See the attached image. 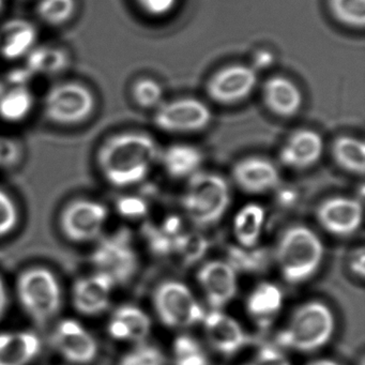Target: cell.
I'll list each match as a JSON object with an SVG mask.
<instances>
[{
	"instance_id": "6da1fadb",
	"label": "cell",
	"mask_w": 365,
	"mask_h": 365,
	"mask_svg": "<svg viewBox=\"0 0 365 365\" xmlns=\"http://www.w3.org/2000/svg\"><path fill=\"white\" fill-rule=\"evenodd\" d=\"M157 142L142 132H125L108 138L98 153V164L106 180L123 187L142 181L159 158Z\"/></svg>"
},
{
	"instance_id": "7a4b0ae2",
	"label": "cell",
	"mask_w": 365,
	"mask_h": 365,
	"mask_svg": "<svg viewBox=\"0 0 365 365\" xmlns=\"http://www.w3.org/2000/svg\"><path fill=\"white\" fill-rule=\"evenodd\" d=\"M324 247L315 232L305 226H292L282 235L277 247V262L284 279L290 284L309 279L317 270Z\"/></svg>"
},
{
	"instance_id": "3957f363",
	"label": "cell",
	"mask_w": 365,
	"mask_h": 365,
	"mask_svg": "<svg viewBox=\"0 0 365 365\" xmlns=\"http://www.w3.org/2000/svg\"><path fill=\"white\" fill-rule=\"evenodd\" d=\"M333 330L332 312L324 303L312 301L294 312L286 328L277 335V343L294 351H315L328 343Z\"/></svg>"
},
{
	"instance_id": "277c9868",
	"label": "cell",
	"mask_w": 365,
	"mask_h": 365,
	"mask_svg": "<svg viewBox=\"0 0 365 365\" xmlns=\"http://www.w3.org/2000/svg\"><path fill=\"white\" fill-rule=\"evenodd\" d=\"M230 204V189L222 177L209 173L192 175L183 206L190 219L200 226L221 219Z\"/></svg>"
},
{
	"instance_id": "5b68a950",
	"label": "cell",
	"mask_w": 365,
	"mask_h": 365,
	"mask_svg": "<svg viewBox=\"0 0 365 365\" xmlns=\"http://www.w3.org/2000/svg\"><path fill=\"white\" fill-rule=\"evenodd\" d=\"M18 296L25 312L41 326L61 309V286L55 275L46 268L24 271L19 277Z\"/></svg>"
},
{
	"instance_id": "8992f818",
	"label": "cell",
	"mask_w": 365,
	"mask_h": 365,
	"mask_svg": "<svg viewBox=\"0 0 365 365\" xmlns=\"http://www.w3.org/2000/svg\"><path fill=\"white\" fill-rule=\"evenodd\" d=\"M93 91L78 82H63L51 87L43 101V112L51 123L76 125L91 118L96 110Z\"/></svg>"
},
{
	"instance_id": "52a82bcc",
	"label": "cell",
	"mask_w": 365,
	"mask_h": 365,
	"mask_svg": "<svg viewBox=\"0 0 365 365\" xmlns=\"http://www.w3.org/2000/svg\"><path fill=\"white\" fill-rule=\"evenodd\" d=\"M153 304L160 319L173 328H185L202 322L204 311L191 290L180 282L168 281L158 286Z\"/></svg>"
},
{
	"instance_id": "ba28073f",
	"label": "cell",
	"mask_w": 365,
	"mask_h": 365,
	"mask_svg": "<svg viewBox=\"0 0 365 365\" xmlns=\"http://www.w3.org/2000/svg\"><path fill=\"white\" fill-rule=\"evenodd\" d=\"M91 260L98 271L112 277L115 284L129 282L138 267V256L128 230H119L100 241Z\"/></svg>"
},
{
	"instance_id": "9c48e42d",
	"label": "cell",
	"mask_w": 365,
	"mask_h": 365,
	"mask_svg": "<svg viewBox=\"0 0 365 365\" xmlns=\"http://www.w3.org/2000/svg\"><path fill=\"white\" fill-rule=\"evenodd\" d=\"M212 119L204 102L193 98L174 100L160 106L155 115L159 129L168 132H196L205 129Z\"/></svg>"
},
{
	"instance_id": "30bf717a",
	"label": "cell",
	"mask_w": 365,
	"mask_h": 365,
	"mask_svg": "<svg viewBox=\"0 0 365 365\" xmlns=\"http://www.w3.org/2000/svg\"><path fill=\"white\" fill-rule=\"evenodd\" d=\"M108 219V209L93 200L72 202L61 213V226L70 240L85 242L99 236Z\"/></svg>"
},
{
	"instance_id": "8fae6325",
	"label": "cell",
	"mask_w": 365,
	"mask_h": 365,
	"mask_svg": "<svg viewBox=\"0 0 365 365\" xmlns=\"http://www.w3.org/2000/svg\"><path fill=\"white\" fill-rule=\"evenodd\" d=\"M257 82V72L253 68L232 65L220 70L212 76L207 91L211 99L217 103H239L253 93Z\"/></svg>"
},
{
	"instance_id": "7c38bea8",
	"label": "cell",
	"mask_w": 365,
	"mask_h": 365,
	"mask_svg": "<svg viewBox=\"0 0 365 365\" xmlns=\"http://www.w3.org/2000/svg\"><path fill=\"white\" fill-rule=\"evenodd\" d=\"M57 351L74 364H88L98 354L95 337L76 320H63L53 337Z\"/></svg>"
},
{
	"instance_id": "4fadbf2b",
	"label": "cell",
	"mask_w": 365,
	"mask_h": 365,
	"mask_svg": "<svg viewBox=\"0 0 365 365\" xmlns=\"http://www.w3.org/2000/svg\"><path fill=\"white\" fill-rule=\"evenodd\" d=\"M205 332L213 348L224 356H232L250 343V337L238 322L219 309L205 315Z\"/></svg>"
},
{
	"instance_id": "5bb4252c",
	"label": "cell",
	"mask_w": 365,
	"mask_h": 365,
	"mask_svg": "<svg viewBox=\"0 0 365 365\" xmlns=\"http://www.w3.org/2000/svg\"><path fill=\"white\" fill-rule=\"evenodd\" d=\"M197 279L209 304L215 309L225 307L236 294V270L228 262H207L198 271Z\"/></svg>"
},
{
	"instance_id": "9a60e30c",
	"label": "cell",
	"mask_w": 365,
	"mask_h": 365,
	"mask_svg": "<svg viewBox=\"0 0 365 365\" xmlns=\"http://www.w3.org/2000/svg\"><path fill=\"white\" fill-rule=\"evenodd\" d=\"M362 205L352 198L324 200L317 209V219L324 230L337 236H348L360 227Z\"/></svg>"
},
{
	"instance_id": "2e32d148",
	"label": "cell",
	"mask_w": 365,
	"mask_h": 365,
	"mask_svg": "<svg viewBox=\"0 0 365 365\" xmlns=\"http://www.w3.org/2000/svg\"><path fill=\"white\" fill-rule=\"evenodd\" d=\"M114 286L112 277L99 271L78 279L73 287V304L76 311L88 316L101 314L110 304Z\"/></svg>"
},
{
	"instance_id": "e0dca14e",
	"label": "cell",
	"mask_w": 365,
	"mask_h": 365,
	"mask_svg": "<svg viewBox=\"0 0 365 365\" xmlns=\"http://www.w3.org/2000/svg\"><path fill=\"white\" fill-rule=\"evenodd\" d=\"M237 185L249 193H264L279 183L274 164L262 158H247L238 162L232 170Z\"/></svg>"
},
{
	"instance_id": "ac0fdd59",
	"label": "cell",
	"mask_w": 365,
	"mask_h": 365,
	"mask_svg": "<svg viewBox=\"0 0 365 365\" xmlns=\"http://www.w3.org/2000/svg\"><path fill=\"white\" fill-rule=\"evenodd\" d=\"M324 142L317 132L300 130L290 136L282 148L279 157L284 165L292 168H307L322 157Z\"/></svg>"
},
{
	"instance_id": "d6986e66",
	"label": "cell",
	"mask_w": 365,
	"mask_h": 365,
	"mask_svg": "<svg viewBox=\"0 0 365 365\" xmlns=\"http://www.w3.org/2000/svg\"><path fill=\"white\" fill-rule=\"evenodd\" d=\"M37 29L25 20H10L0 26V57L16 61L35 48Z\"/></svg>"
},
{
	"instance_id": "ffe728a7",
	"label": "cell",
	"mask_w": 365,
	"mask_h": 365,
	"mask_svg": "<svg viewBox=\"0 0 365 365\" xmlns=\"http://www.w3.org/2000/svg\"><path fill=\"white\" fill-rule=\"evenodd\" d=\"M264 98L271 112L285 118L298 114L302 108V93L292 81L284 76H274L267 81Z\"/></svg>"
},
{
	"instance_id": "44dd1931",
	"label": "cell",
	"mask_w": 365,
	"mask_h": 365,
	"mask_svg": "<svg viewBox=\"0 0 365 365\" xmlns=\"http://www.w3.org/2000/svg\"><path fill=\"white\" fill-rule=\"evenodd\" d=\"M41 348L33 332L0 333V365H29Z\"/></svg>"
},
{
	"instance_id": "7402d4cb",
	"label": "cell",
	"mask_w": 365,
	"mask_h": 365,
	"mask_svg": "<svg viewBox=\"0 0 365 365\" xmlns=\"http://www.w3.org/2000/svg\"><path fill=\"white\" fill-rule=\"evenodd\" d=\"M202 161V153L191 145H173L162 153L164 168L174 178H183L195 174Z\"/></svg>"
},
{
	"instance_id": "603a6c76",
	"label": "cell",
	"mask_w": 365,
	"mask_h": 365,
	"mask_svg": "<svg viewBox=\"0 0 365 365\" xmlns=\"http://www.w3.org/2000/svg\"><path fill=\"white\" fill-rule=\"evenodd\" d=\"M35 99L24 84L14 85L0 93V118L8 123L24 120L33 110Z\"/></svg>"
},
{
	"instance_id": "cb8c5ba5",
	"label": "cell",
	"mask_w": 365,
	"mask_h": 365,
	"mask_svg": "<svg viewBox=\"0 0 365 365\" xmlns=\"http://www.w3.org/2000/svg\"><path fill=\"white\" fill-rule=\"evenodd\" d=\"M69 65V54L56 46L34 48L27 55L29 71L41 76H56L66 71Z\"/></svg>"
},
{
	"instance_id": "d4e9b609",
	"label": "cell",
	"mask_w": 365,
	"mask_h": 365,
	"mask_svg": "<svg viewBox=\"0 0 365 365\" xmlns=\"http://www.w3.org/2000/svg\"><path fill=\"white\" fill-rule=\"evenodd\" d=\"M264 211L259 205L243 207L235 217L234 232L239 242L245 247H253L262 234Z\"/></svg>"
},
{
	"instance_id": "484cf974",
	"label": "cell",
	"mask_w": 365,
	"mask_h": 365,
	"mask_svg": "<svg viewBox=\"0 0 365 365\" xmlns=\"http://www.w3.org/2000/svg\"><path fill=\"white\" fill-rule=\"evenodd\" d=\"M283 294L277 286L262 283L253 290L247 299V311L257 319H268L281 309Z\"/></svg>"
},
{
	"instance_id": "4316f807",
	"label": "cell",
	"mask_w": 365,
	"mask_h": 365,
	"mask_svg": "<svg viewBox=\"0 0 365 365\" xmlns=\"http://www.w3.org/2000/svg\"><path fill=\"white\" fill-rule=\"evenodd\" d=\"M332 153L335 161L341 168L354 174H364L365 145L362 140L341 136L333 144Z\"/></svg>"
},
{
	"instance_id": "83f0119b",
	"label": "cell",
	"mask_w": 365,
	"mask_h": 365,
	"mask_svg": "<svg viewBox=\"0 0 365 365\" xmlns=\"http://www.w3.org/2000/svg\"><path fill=\"white\" fill-rule=\"evenodd\" d=\"M76 11V0H39L36 6V14L39 20L50 26L67 24Z\"/></svg>"
},
{
	"instance_id": "f1b7e54d",
	"label": "cell",
	"mask_w": 365,
	"mask_h": 365,
	"mask_svg": "<svg viewBox=\"0 0 365 365\" xmlns=\"http://www.w3.org/2000/svg\"><path fill=\"white\" fill-rule=\"evenodd\" d=\"M113 317L123 322L129 335V341H142L150 332L148 315L134 305H123L113 314Z\"/></svg>"
},
{
	"instance_id": "f546056e",
	"label": "cell",
	"mask_w": 365,
	"mask_h": 365,
	"mask_svg": "<svg viewBox=\"0 0 365 365\" xmlns=\"http://www.w3.org/2000/svg\"><path fill=\"white\" fill-rule=\"evenodd\" d=\"M174 365H209V359L200 344L190 335L177 337L173 346Z\"/></svg>"
},
{
	"instance_id": "4dcf8cb0",
	"label": "cell",
	"mask_w": 365,
	"mask_h": 365,
	"mask_svg": "<svg viewBox=\"0 0 365 365\" xmlns=\"http://www.w3.org/2000/svg\"><path fill=\"white\" fill-rule=\"evenodd\" d=\"M329 7L341 24L354 29L365 25V0H329Z\"/></svg>"
},
{
	"instance_id": "1f68e13d",
	"label": "cell",
	"mask_w": 365,
	"mask_h": 365,
	"mask_svg": "<svg viewBox=\"0 0 365 365\" xmlns=\"http://www.w3.org/2000/svg\"><path fill=\"white\" fill-rule=\"evenodd\" d=\"M174 250L180 254L187 264L198 262L208 250V241L202 235L191 234L178 235L175 238Z\"/></svg>"
},
{
	"instance_id": "d6a6232c",
	"label": "cell",
	"mask_w": 365,
	"mask_h": 365,
	"mask_svg": "<svg viewBox=\"0 0 365 365\" xmlns=\"http://www.w3.org/2000/svg\"><path fill=\"white\" fill-rule=\"evenodd\" d=\"M163 95L161 85L150 78L138 81L133 86V98L140 108H155L161 103Z\"/></svg>"
},
{
	"instance_id": "836d02e7",
	"label": "cell",
	"mask_w": 365,
	"mask_h": 365,
	"mask_svg": "<svg viewBox=\"0 0 365 365\" xmlns=\"http://www.w3.org/2000/svg\"><path fill=\"white\" fill-rule=\"evenodd\" d=\"M119 365H165V356L155 346L140 345L125 354Z\"/></svg>"
},
{
	"instance_id": "e575fe53",
	"label": "cell",
	"mask_w": 365,
	"mask_h": 365,
	"mask_svg": "<svg viewBox=\"0 0 365 365\" xmlns=\"http://www.w3.org/2000/svg\"><path fill=\"white\" fill-rule=\"evenodd\" d=\"M19 221L18 209L11 198L0 190V237L9 234Z\"/></svg>"
},
{
	"instance_id": "d590c367",
	"label": "cell",
	"mask_w": 365,
	"mask_h": 365,
	"mask_svg": "<svg viewBox=\"0 0 365 365\" xmlns=\"http://www.w3.org/2000/svg\"><path fill=\"white\" fill-rule=\"evenodd\" d=\"M230 262L228 264L236 270L253 271L264 264V256L260 252H247L243 249H232L230 251Z\"/></svg>"
},
{
	"instance_id": "8d00e7d4",
	"label": "cell",
	"mask_w": 365,
	"mask_h": 365,
	"mask_svg": "<svg viewBox=\"0 0 365 365\" xmlns=\"http://www.w3.org/2000/svg\"><path fill=\"white\" fill-rule=\"evenodd\" d=\"M117 210L123 217H129V219H138L146 215V202L142 198L136 196H123L117 200Z\"/></svg>"
},
{
	"instance_id": "74e56055",
	"label": "cell",
	"mask_w": 365,
	"mask_h": 365,
	"mask_svg": "<svg viewBox=\"0 0 365 365\" xmlns=\"http://www.w3.org/2000/svg\"><path fill=\"white\" fill-rule=\"evenodd\" d=\"M145 234H146L151 249L155 253L163 255V254L170 253L174 250L175 238L168 236L161 230H158L153 226H147L145 228Z\"/></svg>"
},
{
	"instance_id": "f35d334b",
	"label": "cell",
	"mask_w": 365,
	"mask_h": 365,
	"mask_svg": "<svg viewBox=\"0 0 365 365\" xmlns=\"http://www.w3.org/2000/svg\"><path fill=\"white\" fill-rule=\"evenodd\" d=\"M245 365H290V362L283 352L277 348L267 346Z\"/></svg>"
},
{
	"instance_id": "ab89813d",
	"label": "cell",
	"mask_w": 365,
	"mask_h": 365,
	"mask_svg": "<svg viewBox=\"0 0 365 365\" xmlns=\"http://www.w3.org/2000/svg\"><path fill=\"white\" fill-rule=\"evenodd\" d=\"M145 14L153 16H165L176 7L178 0H136Z\"/></svg>"
},
{
	"instance_id": "60d3db41",
	"label": "cell",
	"mask_w": 365,
	"mask_h": 365,
	"mask_svg": "<svg viewBox=\"0 0 365 365\" xmlns=\"http://www.w3.org/2000/svg\"><path fill=\"white\" fill-rule=\"evenodd\" d=\"M20 153L16 143L7 138H0V164L10 165L18 160Z\"/></svg>"
},
{
	"instance_id": "b9f144b4",
	"label": "cell",
	"mask_w": 365,
	"mask_h": 365,
	"mask_svg": "<svg viewBox=\"0 0 365 365\" xmlns=\"http://www.w3.org/2000/svg\"><path fill=\"white\" fill-rule=\"evenodd\" d=\"M274 55L270 51L262 50L256 53L254 56L253 66H251L256 72L258 70H268L274 63Z\"/></svg>"
},
{
	"instance_id": "7bdbcfd3",
	"label": "cell",
	"mask_w": 365,
	"mask_h": 365,
	"mask_svg": "<svg viewBox=\"0 0 365 365\" xmlns=\"http://www.w3.org/2000/svg\"><path fill=\"white\" fill-rule=\"evenodd\" d=\"M364 259L365 254L364 249H363V247L356 249V251L352 253L351 257H350V269H351V271L354 274L358 275V277H364Z\"/></svg>"
},
{
	"instance_id": "ee69618b",
	"label": "cell",
	"mask_w": 365,
	"mask_h": 365,
	"mask_svg": "<svg viewBox=\"0 0 365 365\" xmlns=\"http://www.w3.org/2000/svg\"><path fill=\"white\" fill-rule=\"evenodd\" d=\"M6 305H7V292L3 279H0V319L5 313Z\"/></svg>"
},
{
	"instance_id": "f6af8a7d",
	"label": "cell",
	"mask_w": 365,
	"mask_h": 365,
	"mask_svg": "<svg viewBox=\"0 0 365 365\" xmlns=\"http://www.w3.org/2000/svg\"><path fill=\"white\" fill-rule=\"evenodd\" d=\"M307 365H341L336 361L330 360V359H319V360L313 361Z\"/></svg>"
},
{
	"instance_id": "bcb514c9",
	"label": "cell",
	"mask_w": 365,
	"mask_h": 365,
	"mask_svg": "<svg viewBox=\"0 0 365 365\" xmlns=\"http://www.w3.org/2000/svg\"><path fill=\"white\" fill-rule=\"evenodd\" d=\"M4 0H0V10L3 9Z\"/></svg>"
}]
</instances>
